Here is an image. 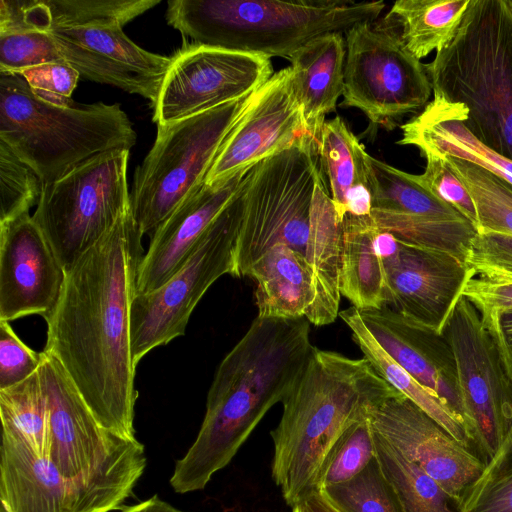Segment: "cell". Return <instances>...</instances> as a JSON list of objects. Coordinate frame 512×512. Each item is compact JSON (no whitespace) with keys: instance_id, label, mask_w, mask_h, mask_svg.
<instances>
[{"instance_id":"6da1fadb","label":"cell","mask_w":512,"mask_h":512,"mask_svg":"<svg viewBox=\"0 0 512 512\" xmlns=\"http://www.w3.org/2000/svg\"><path fill=\"white\" fill-rule=\"evenodd\" d=\"M142 236L130 209L66 272L45 318L43 351L58 359L99 424L127 439H136L130 313Z\"/></svg>"},{"instance_id":"7a4b0ae2","label":"cell","mask_w":512,"mask_h":512,"mask_svg":"<svg viewBox=\"0 0 512 512\" xmlns=\"http://www.w3.org/2000/svg\"><path fill=\"white\" fill-rule=\"evenodd\" d=\"M310 324L305 317L252 321L216 370L198 435L170 478L175 492L204 489L266 413L283 402L313 350Z\"/></svg>"},{"instance_id":"3957f363","label":"cell","mask_w":512,"mask_h":512,"mask_svg":"<svg viewBox=\"0 0 512 512\" xmlns=\"http://www.w3.org/2000/svg\"><path fill=\"white\" fill-rule=\"evenodd\" d=\"M399 393L364 357L313 347L270 431L271 477L286 504L293 507L320 489L325 465L345 432L377 403Z\"/></svg>"},{"instance_id":"277c9868","label":"cell","mask_w":512,"mask_h":512,"mask_svg":"<svg viewBox=\"0 0 512 512\" xmlns=\"http://www.w3.org/2000/svg\"><path fill=\"white\" fill-rule=\"evenodd\" d=\"M433 99L481 143L512 160V12L470 0L456 35L424 65Z\"/></svg>"},{"instance_id":"5b68a950","label":"cell","mask_w":512,"mask_h":512,"mask_svg":"<svg viewBox=\"0 0 512 512\" xmlns=\"http://www.w3.org/2000/svg\"><path fill=\"white\" fill-rule=\"evenodd\" d=\"M383 1L172 0L166 20L195 44L289 59L323 34L375 21Z\"/></svg>"},{"instance_id":"8992f818","label":"cell","mask_w":512,"mask_h":512,"mask_svg":"<svg viewBox=\"0 0 512 512\" xmlns=\"http://www.w3.org/2000/svg\"><path fill=\"white\" fill-rule=\"evenodd\" d=\"M0 140L45 184L98 155L130 151L137 134L119 104L54 105L21 75L0 73Z\"/></svg>"},{"instance_id":"52a82bcc","label":"cell","mask_w":512,"mask_h":512,"mask_svg":"<svg viewBox=\"0 0 512 512\" xmlns=\"http://www.w3.org/2000/svg\"><path fill=\"white\" fill-rule=\"evenodd\" d=\"M254 93L157 126L154 145L135 170L130 191L131 211L143 235L153 234L205 183L221 146Z\"/></svg>"},{"instance_id":"ba28073f","label":"cell","mask_w":512,"mask_h":512,"mask_svg":"<svg viewBox=\"0 0 512 512\" xmlns=\"http://www.w3.org/2000/svg\"><path fill=\"white\" fill-rule=\"evenodd\" d=\"M309 137L266 158L246 174L236 244V277H247L271 248L286 245L305 256L311 206L322 173Z\"/></svg>"},{"instance_id":"9c48e42d","label":"cell","mask_w":512,"mask_h":512,"mask_svg":"<svg viewBox=\"0 0 512 512\" xmlns=\"http://www.w3.org/2000/svg\"><path fill=\"white\" fill-rule=\"evenodd\" d=\"M129 155L128 150L98 155L43 184L32 218L65 272L131 209Z\"/></svg>"},{"instance_id":"30bf717a","label":"cell","mask_w":512,"mask_h":512,"mask_svg":"<svg viewBox=\"0 0 512 512\" xmlns=\"http://www.w3.org/2000/svg\"><path fill=\"white\" fill-rule=\"evenodd\" d=\"M243 183L201 235L181 268L160 288L135 293L130 313V346L135 366L150 350L185 334L191 313L216 280L226 274L236 277Z\"/></svg>"},{"instance_id":"8fae6325","label":"cell","mask_w":512,"mask_h":512,"mask_svg":"<svg viewBox=\"0 0 512 512\" xmlns=\"http://www.w3.org/2000/svg\"><path fill=\"white\" fill-rule=\"evenodd\" d=\"M395 21H367L346 33L343 102L373 124L393 120L428 104L432 93L425 66L405 46Z\"/></svg>"},{"instance_id":"7c38bea8","label":"cell","mask_w":512,"mask_h":512,"mask_svg":"<svg viewBox=\"0 0 512 512\" xmlns=\"http://www.w3.org/2000/svg\"><path fill=\"white\" fill-rule=\"evenodd\" d=\"M44 353L38 372L49 413L47 458L68 478L141 477L144 445L104 429L58 359Z\"/></svg>"},{"instance_id":"4fadbf2b","label":"cell","mask_w":512,"mask_h":512,"mask_svg":"<svg viewBox=\"0 0 512 512\" xmlns=\"http://www.w3.org/2000/svg\"><path fill=\"white\" fill-rule=\"evenodd\" d=\"M442 334L453 352L472 448L486 465L512 427V384L479 311L464 296Z\"/></svg>"},{"instance_id":"5bb4252c","label":"cell","mask_w":512,"mask_h":512,"mask_svg":"<svg viewBox=\"0 0 512 512\" xmlns=\"http://www.w3.org/2000/svg\"><path fill=\"white\" fill-rule=\"evenodd\" d=\"M171 59L153 105L157 126L246 97L274 74L270 58L263 55L195 43Z\"/></svg>"},{"instance_id":"9a60e30c","label":"cell","mask_w":512,"mask_h":512,"mask_svg":"<svg viewBox=\"0 0 512 512\" xmlns=\"http://www.w3.org/2000/svg\"><path fill=\"white\" fill-rule=\"evenodd\" d=\"M139 476L85 480L65 477L47 458L2 437L0 501L4 512H111L122 510Z\"/></svg>"},{"instance_id":"2e32d148","label":"cell","mask_w":512,"mask_h":512,"mask_svg":"<svg viewBox=\"0 0 512 512\" xmlns=\"http://www.w3.org/2000/svg\"><path fill=\"white\" fill-rule=\"evenodd\" d=\"M373 430L461 503L485 468L482 459L401 393L369 411Z\"/></svg>"},{"instance_id":"e0dca14e","label":"cell","mask_w":512,"mask_h":512,"mask_svg":"<svg viewBox=\"0 0 512 512\" xmlns=\"http://www.w3.org/2000/svg\"><path fill=\"white\" fill-rule=\"evenodd\" d=\"M306 137L310 138L293 90L291 69L286 67L254 93L221 146L205 183L216 184L248 171Z\"/></svg>"},{"instance_id":"ac0fdd59","label":"cell","mask_w":512,"mask_h":512,"mask_svg":"<svg viewBox=\"0 0 512 512\" xmlns=\"http://www.w3.org/2000/svg\"><path fill=\"white\" fill-rule=\"evenodd\" d=\"M382 263L386 306L438 334L475 276L465 261L452 254L400 241L397 251Z\"/></svg>"},{"instance_id":"d6986e66","label":"cell","mask_w":512,"mask_h":512,"mask_svg":"<svg viewBox=\"0 0 512 512\" xmlns=\"http://www.w3.org/2000/svg\"><path fill=\"white\" fill-rule=\"evenodd\" d=\"M66 272L29 213L0 223V320L50 315Z\"/></svg>"},{"instance_id":"ffe728a7","label":"cell","mask_w":512,"mask_h":512,"mask_svg":"<svg viewBox=\"0 0 512 512\" xmlns=\"http://www.w3.org/2000/svg\"><path fill=\"white\" fill-rule=\"evenodd\" d=\"M122 28L53 27L48 33L80 77L138 94L153 106L172 59L141 48Z\"/></svg>"},{"instance_id":"44dd1931","label":"cell","mask_w":512,"mask_h":512,"mask_svg":"<svg viewBox=\"0 0 512 512\" xmlns=\"http://www.w3.org/2000/svg\"><path fill=\"white\" fill-rule=\"evenodd\" d=\"M248 171L216 184L204 183L150 235L138 267L136 293L160 288L181 268L201 235L239 192Z\"/></svg>"},{"instance_id":"7402d4cb","label":"cell","mask_w":512,"mask_h":512,"mask_svg":"<svg viewBox=\"0 0 512 512\" xmlns=\"http://www.w3.org/2000/svg\"><path fill=\"white\" fill-rule=\"evenodd\" d=\"M359 312L383 349L464 422L455 360L443 334L421 327L387 306Z\"/></svg>"},{"instance_id":"603a6c76","label":"cell","mask_w":512,"mask_h":512,"mask_svg":"<svg viewBox=\"0 0 512 512\" xmlns=\"http://www.w3.org/2000/svg\"><path fill=\"white\" fill-rule=\"evenodd\" d=\"M346 40L341 32L323 34L289 58L292 86L305 127L317 144L326 116L343 94Z\"/></svg>"},{"instance_id":"cb8c5ba5","label":"cell","mask_w":512,"mask_h":512,"mask_svg":"<svg viewBox=\"0 0 512 512\" xmlns=\"http://www.w3.org/2000/svg\"><path fill=\"white\" fill-rule=\"evenodd\" d=\"M342 244V221L336 214L321 173L312 199L305 254L314 295L305 318L316 326L331 324L339 316Z\"/></svg>"},{"instance_id":"d4e9b609","label":"cell","mask_w":512,"mask_h":512,"mask_svg":"<svg viewBox=\"0 0 512 512\" xmlns=\"http://www.w3.org/2000/svg\"><path fill=\"white\" fill-rule=\"evenodd\" d=\"M316 149L339 220L348 214L370 216V155L340 116L325 122Z\"/></svg>"},{"instance_id":"484cf974","label":"cell","mask_w":512,"mask_h":512,"mask_svg":"<svg viewBox=\"0 0 512 512\" xmlns=\"http://www.w3.org/2000/svg\"><path fill=\"white\" fill-rule=\"evenodd\" d=\"M401 130L400 145L468 161L512 185V160L477 140L441 101L432 99L420 114L401 125Z\"/></svg>"},{"instance_id":"4316f807","label":"cell","mask_w":512,"mask_h":512,"mask_svg":"<svg viewBox=\"0 0 512 512\" xmlns=\"http://www.w3.org/2000/svg\"><path fill=\"white\" fill-rule=\"evenodd\" d=\"M247 277L256 283V317H305L314 295L311 270L303 254L286 245L275 246L253 265Z\"/></svg>"},{"instance_id":"83f0119b","label":"cell","mask_w":512,"mask_h":512,"mask_svg":"<svg viewBox=\"0 0 512 512\" xmlns=\"http://www.w3.org/2000/svg\"><path fill=\"white\" fill-rule=\"evenodd\" d=\"M342 227L340 293L359 311L381 309L386 291L382 259L374 246L378 227L371 215L349 214Z\"/></svg>"},{"instance_id":"f1b7e54d","label":"cell","mask_w":512,"mask_h":512,"mask_svg":"<svg viewBox=\"0 0 512 512\" xmlns=\"http://www.w3.org/2000/svg\"><path fill=\"white\" fill-rule=\"evenodd\" d=\"M339 316L350 328L352 339L376 373L437 421L459 442L473 450L464 422L383 349L366 327L360 312L351 306L340 311Z\"/></svg>"},{"instance_id":"f546056e","label":"cell","mask_w":512,"mask_h":512,"mask_svg":"<svg viewBox=\"0 0 512 512\" xmlns=\"http://www.w3.org/2000/svg\"><path fill=\"white\" fill-rule=\"evenodd\" d=\"M469 3L470 0H398L387 16L401 27L405 46L420 60L451 42Z\"/></svg>"},{"instance_id":"4dcf8cb0","label":"cell","mask_w":512,"mask_h":512,"mask_svg":"<svg viewBox=\"0 0 512 512\" xmlns=\"http://www.w3.org/2000/svg\"><path fill=\"white\" fill-rule=\"evenodd\" d=\"M0 418L2 437L48 457L49 413L38 371L23 382L0 390Z\"/></svg>"},{"instance_id":"1f68e13d","label":"cell","mask_w":512,"mask_h":512,"mask_svg":"<svg viewBox=\"0 0 512 512\" xmlns=\"http://www.w3.org/2000/svg\"><path fill=\"white\" fill-rule=\"evenodd\" d=\"M373 432L376 459L404 512H464L459 500Z\"/></svg>"},{"instance_id":"d6a6232c","label":"cell","mask_w":512,"mask_h":512,"mask_svg":"<svg viewBox=\"0 0 512 512\" xmlns=\"http://www.w3.org/2000/svg\"><path fill=\"white\" fill-rule=\"evenodd\" d=\"M369 164L372 210L445 220H466L456 209L418 184L411 174L372 156Z\"/></svg>"},{"instance_id":"836d02e7","label":"cell","mask_w":512,"mask_h":512,"mask_svg":"<svg viewBox=\"0 0 512 512\" xmlns=\"http://www.w3.org/2000/svg\"><path fill=\"white\" fill-rule=\"evenodd\" d=\"M376 225L407 245L446 252L466 262L476 227L467 220L371 211Z\"/></svg>"},{"instance_id":"e575fe53","label":"cell","mask_w":512,"mask_h":512,"mask_svg":"<svg viewBox=\"0 0 512 512\" xmlns=\"http://www.w3.org/2000/svg\"><path fill=\"white\" fill-rule=\"evenodd\" d=\"M442 157L474 202L478 232L512 235V185L481 166L450 156Z\"/></svg>"},{"instance_id":"d590c367","label":"cell","mask_w":512,"mask_h":512,"mask_svg":"<svg viewBox=\"0 0 512 512\" xmlns=\"http://www.w3.org/2000/svg\"><path fill=\"white\" fill-rule=\"evenodd\" d=\"M51 28L121 26L158 5V0H44Z\"/></svg>"},{"instance_id":"8d00e7d4","label":"cell","mask_w":512,"mask_h":512,"mask_svg":"<svg viewBox=\"0 0 512 512\" xmlns=\"http://www.w3.org/2000/svg\"><path fill=\"white\" fill-rule=\"evenodd\" d=\"M324 490L343 512H404L376 458L349 481Z\"/></svg>"},{"instance_id":"74e56055","label":"cell","mask_w":512,"mask_h":512,"mask_svg":"<svg viewBox=\"0 0 512 512\" xmlns=\"http://www.w3.org/2000/svg\"><path fill=\"white\" fill-rule=\"evenodd\" d=\"M464 512H512V427L463 501Z\"/></svg>"},{"instance_id":"f35d334b","label":"cell","mask_w":512,"mask_h":512,"mask_svg":"<svg viewBox=\"0 0 512 512\" xmlns=\"http://www.w3.org/2000/svg\"><path fill=\"white\" fill-rule=\"evenodd\" d=\"M376 458L369 415L352 425L333 449L322 473L320 489L349 481Z\"/></svg>"},{"instance_id":"ab89813d","label":"cell","mask_w":512,"mask_h":512,"mask_svg":"<svg viewBox=\"0 0 512 512\" xmlns=\"http://www.w3.org/2000/svg\"><path fill=\"white\" fill-rule=\"evenodd\" d=\"M42 186L34 170L0 140V223L29 213L39 201Z\"/></svg>"},{"instance_id":"60d3db41","label":"cell","mask_w":512,"mask_h":512,"mask_svg":"<svg viewBox=\"0 0 512 512\" xmlns=\"http://www.w3.org/2000/svg\"><path fill=\"white\" fill-rule=\"evenodd\" d=\"M65 62L48 32L26 30L0 33V73L21 72L48 63Z\"/></svg>"},{"instance_id":"b9f144b4","label":"cell","mask_w":512,"mask_h":512,"mask_svg":"<svg viewBox=\"0 0 512 512\" xmlns=\"http://www.w3.org/2000/svg\"><path fill=\"white\" fill-rule=\"evenodd\" d=\"M422 154L426 158L425 170L422 174H411L412 178L437 199L456 209L477 229L476 208L462 181L451 170L444 157L429 152Z\"/></svg>"},{"instance_id":"7bdbcfd3","label":"cell","mask_w":512,"mask_h":512,"mask_svg":"<svg viewBox=\"0 0 512 512\" xmlns=\"http://www.w3.org/2000/svg\"><path fill=\"white\" fill-rule=\"evenodd\" d=\"M466 263L475 276L512 281V235L478 232L471 243Z\"/></svg>"},{"instance_id":"ee69618b","label":"cell","mask_w":512,"mask_h":512,"mask_svg":"<svg viewBox=\"0 0 512 512\" xmlns=\"http://www.w3.org/2000/svg\"><path fill=\"white\" fill-rule=\"evenodd\" d=\"M45 353L28 347L7 321L0 320V390L9 388L36 373Z\"/></svg>"},{"instance_id":"f6af8a7d","label":"cell","mask_w":512,"mask_h":512,"mask_svg":"<svg viewBox=\"0 0 512 512\" xmlns=\"http://www.w3.org/2000/svg\"><path fill=\"white\" fill-rule=\"evenodd\" d=\"M32 91L43 101L68 106L80 74L67 62L48 63L21 72Z\"/></svg>"},{"instance_id":"bcb514c9","label":"cell","mask_w":512,"mask_h":512,"mask_svg":"<svg viewBox=\"0 0 512 512\" xmlns=\"http://www.w3.org/2000/svg\"><path fill=\"white\" fill-rule=\"evenodd\" d=\"M479 311L512 309V281L490 280L472 277L463 290V294Z\"/></svg>"},{"instance_id":"7dc6e473","label":"cell","mask_w":512,"mask_h":512,"mask_svg":"<svg viewBox=\"0 0 512 512\" xmlns=\"http://www.w3.org/2000/svg\"><path fill=\"white\" fill-rule=\"evenodd\" d=\"M480 315L512 384V309L493 310Z\"/></svg>"},{"instance_id":"c3c4849f","label":"cell","mask_w":512,"mask_h":512,"mask_svg":"<svg viewBox=\"0 0 512 512\" xmlns=\"http://www.w3.org/2000/svg\"><path fill=\"white\" fill-rule=\"evenodd\" d=\"M292 512H343L324 489H318L298 501Z\"/></svg>"},{"instance_id":"681fc988","label":"cell","mask_w":512,"mask_h":512,"mask_svg":"<svg viewBox=\"0 0 512 512\" xmlns=\"http://www.w3.org/2000/svg\"><path fill=\"white\" fill-rule=\"evenodd\" d=\"M120 512H185L161 500L157 495L132 506H125Z\"/></svg>"},{"instance_id":"f907efd6","label":"cell","mask_w":512,"mask_h":512,"mask_svg":"<svg viewBox=\"0 0 512 512\" xmlns=\"http://www.w3.org/2000/svg\"><path fill=\"white\" fill-rule=\"evenodd\" d=\"M506 4L508 5L510 11L512 12V0H505Z\"/></svg>"},{"instance_id":"816d5d0a","label":"cell","mask_w":512,"mask_h":512,"mask_svg":"<svg viewBox=\"0 0 512 512\" xmlns=\"http://www.w3.org/2000/svg\"><path fill=\"white\" fill-rule=\"evenodd\" d=\"M0 512H4V511L0 509Z\"/></svg>"}]
</instances>
